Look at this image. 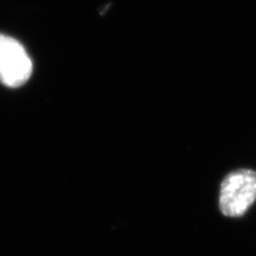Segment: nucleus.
Here are the masks:
<instances>
[{
  "mask_svg": "<svg viewBox=\"0 0 256 256\" xmlns=\"http://www.w3.org/2000/svg\"><path fill=\"white\" fill-rule=\"evenodd\" d=\"M255 200V171L238 170L223 179L220 190V210L224 216L241 217Z\"/></svg>",
  "mask_w": 256,
  "mask_h": 256,
  "instance_id": "nucleus-1",
  "label": "nucleus"
},
{
  "mask_svg": "<svg viewBox=\"0 0 256 256\" xmlns=\"http://www.w3.org/2000/svg\"><path fill=\"white\" fill-rule=\"evenodd\" d=\"M32 60L14 38L0 34V83L10 88L25 84L31 78Z\"/></svg>",
  "mask_w": 256,
  "mask_h": 256,
  "instance_id": "nucleus-2",
  "label": "nucleus"
}]
</instances>
